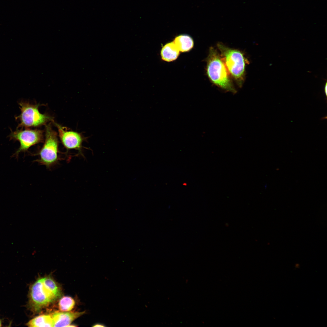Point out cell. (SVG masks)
<instances>
[{
    "label": "cell",
    "instance_id": "cell-16",
    "mask_svg": "<svg viewBox=\"0 0 327 327\" xmlns=\"http://www.w3.org/2000/svg\"><path fill=\"white\" fill-rule=\"evenodd\" d=\"M2 326V322L1 319H0V327Z\"/></svg>",
    "mask_w": 327,
    "mask_h": 327
},
{
    "label": "cell",
    "instance_id": "cell-6",
    "mask_svg": "<svg viewBox=\"0 0 327 327\" xmlns=\"http://www.w3.org/2000/svg\"><path fill=\"white\" fill-rule=\"evenodd\" d=\"M10 137L13 140L18 141L20 144L19 148L13 155L18 158L21 152H26L31 147L42 142L43 134L41 130L27 129L12 131Z\"/></svg>",
    "mask_w": 327,
    "mask_h": 327
},
{
    "label": "cell",
    "instance_id": "cell-10",
    "mask_svg": "<svg viewBox=\"0 0 327 327\" xmlns=\"http://www.w3.org/2000/svg\"><path fill=\"white\" fill-rule=\"evenodd\" d=\"M173 41L180 52H182L190 51L194 46L193 38L187 34H181L177 36Z\"/></svg>",
    "mask_w": 327,
    "mask_h": 327
},
{
    "label": "cell",
    "instance_id": "cell-11",
    "mask_svg": "<svg viewBox=\"0 0 327 327\" xmlns=\"http://www.w3.org/2000/svg\"><path fill=\"white\" fill-rule=\"evenodd\" d=\"M26 325L28 327H53V322L51 315H43L30 320Z\"/></svg>",
    "mask_w": 327,
    "mask_h": 327
},
{
    "label": "cell",
    "instance_id": "cell-12",
    "mask_svg": "<svg viewBox=\"0 0 327 327\" xmlns=\"http://www.w3.org/2000/svg\"><path fill=\"white\" fill-rule=\"evenodd\" d=\"M44 286L58 298L61 295V291L60 287L56 282L50 276L42 278Z\"/></svg>",
    "mask_w": 327,
    "mask_h": 327
},
{
    "label": "cell",
    "instance_id": "cell-2",
    "mask_svg": "<svg viewBox=\"0 0 327 327\" xmlns=\"http://www.w3.org/2000/svg\"><path fill=\"white\" fill-rule=\"evenodd\" d=\"M217 46L227 71L241 87L244 80L246 63L243 54L239 50L230 48L220 43L217 44Z\"/></svg>",
    "mask_w": 327,
    "mask_h": 327
},
{
    "label": "cell",
    "instance_id": "cell-15",
    "mask_svg": "<svg viewBox=\"0 0 327 327\" xmlns=\"http://www.w3.org/2000/svg\"><path fill=\"white\" fill-rule=\"evenodd\" d=\"M36 252H37V251L36 250H34L32 251V255H35L36 253Z\"/></svg>",
    "mask_w": 327,
    "mask_h": 327
},
{
    "label": "cell",
    "instance_id": "cell-9",
    "mask_svg": "<svg viewBox=\"0 0 327 327\" xmlns=\"http://www.w3.org/2000/svg\"><path fill=\"white\" fill-rule=\"evenodd\" d=\"M180 52L173 41L168 42L161 48L160 51L161 58L165 61H173L177 59Z\"/></svg>",
    "mask_w": 327,
    "mask_h": 327
},
{
    "label": "cell",
    "instance_id": "cell-4",
    "mask_svg": "<svg viewBox=\"0 0 327 327\" xmlns=\"http://www.w3.org/2000/svg\"><path fill=\"white\" fill-rule=\"evenodd\" d=\"M45 139L42 147L38 153L39 158L36 161L48 168L58 161V141L57 133L50 125L46 126Z\"/></svg>",
    "mask_w": 327,
    "mask_h": 327
},
{
    "label": "cell",
    "instance_id": "cell-7",
    "mask_svg": "<svg viewBox=\"0 0 327 327\" xmlns=\"http://www.w3.org/2000/svg\"><path fill=\"white\" fill-rule=\"evenodd\" d=\"M55 124L59 137L64 147L67 150H78L82 155V144L85 139L82 135L75 131L67 130L57 124L55 123Z\"/></svg>",
    "mask_w": 327,
    "mask_h": 327
},
{
    "label": "cell",
    "instance_id": "cell-3",
    "mask_svg": "<svg viewBox=\"0 0 327 327\" xmlns=\"http://www.w3.org/2000/svg\"><path fill=\"white\" fill-rule=\"evenodd\" d=\"M58 298L44 285L42 278L31 286L28 306L34 313L38 312L55 301Z\"/></svg>",
    "mask_w": 327,
    "mask_h": 327
},
{
    "label": "cell",
    "instance_id": "cell-1",
    "mask_svg": "<svg viewBox=\"0 0 327 327\" xmlns=\"http://www.w3.org/2000/svg\"><path fill=\"white\" fill-rule=\"evenodd\" d=\"M206 61V74L211 81L223 90L235 93L236 90L225 64L217 50L214 48H210Z\"/></svg>",
    "mask_w": 327,
    "mask_h": 327
},
{
    "label": "cell",
    "instance_id": "cell-14",
    "mask_svg": "<svg viewBox=\"0 0 327 327\" xmlns=\"http://www.w3.org/2000/svg\"><path fill=\"white\" fill-rule=\"evenodd\" d=\"M327 83H326L325 84V87H324V92H325V95L326 96H327Z\"/></svg>",
    "mask_w": 327,
    "mask_h": 327
},
{
    "label": "cell",
    "instance_id": "cell-8",
    "mask_svg": "<svg viewBox=\"0 0 327 327\" xmlns=\"http://www.w3.org/2000/svg\"><path fill=\"white\" fill-rule=\"evenodd\" d=\"M81 312L56 311L51 315L54 327H68L74 320L85 313Z\"/></svg>",
    "mask_w": 327,
    "mask_h": 327
},
{
    "label": "cell",
    "instance_id": "cell-13",
    "mask_svg": "<svg viewBox=\"0 0 327 327\" xmlns=\"http://www.w3.org/2000/svg\"><path fill=\"white\" fill-rule=\"evenodd\" d=\"M75 305L74 300L68 296H64L58 302L59 309L62 312H69L71 310Z\"/></svg>",
    "mask_w": 327,
    "mask_h": 327
},
{
    "label": "cell",
    "instance_id": "cell-5",
    "mask_svg": "<svg viewBox=\"0 0 327 327\" xmlns=\"http://www.w3.org/2000/svg\"><path fill=\"white\" fill-rule=\"evenodd\" d=\"M21 113L18 117L20 121L18 127H30L41 126L51 120V117L41 113L38 104H32L26 102L19 103Z\"/></svg>",
    "mask_w": 327,
    "mask_h": 327
}]
</instances>
